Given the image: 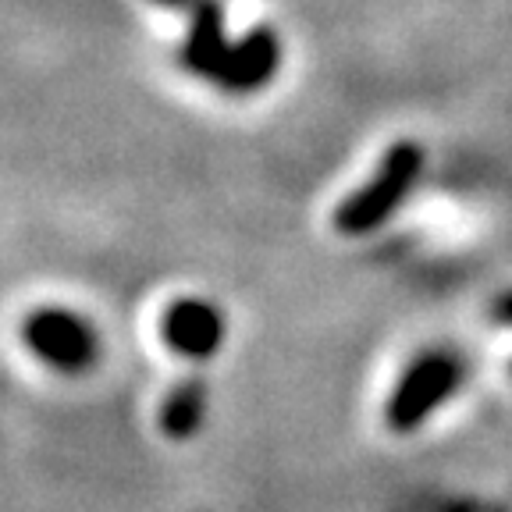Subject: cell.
I'll list each match as a JSON object with an SVG mask.
<instances>
[{
	"label": "cell",
	"instance_id": "3957f363",
	"mask_svg": "<svg viewBox=\"0 0 512 512\" xmlns=\"http://www.w3.org/2000/svg\"><path fill=\"white\" fill-rule=\"evenodd\" d=\"M25 342L36 356L61 370H82L96 356V335L68 310H40L25 320Z\"/></svg>",
	"mask_w": 512,
	"mask_h": 512
},
{
	"label": "cell",
	"instance_id": "8992f818",
	"mask_svg": "<svg viewBox=\"0 0 512 512\" xmlns=\"http://www.w3.org/2000/svg\"><path fill=\"white\" fill-rule=\"evenodd\" d=\"M495 320H502V324H512V292L495 303Z\"/></svg>",
	"mask_w": 512,
	"mask_h": 512
},
{
	"label": "cell",
	"instance_id": "277c9868",
	"mask_svg": "<svg viewBox=\"0 0 512 512\" xmlns=\"http://www.w3.org/2000/svg\"><path fill=\"white\" fill-rule=\"evenodd\" d=\"M160 335L182 356H192V360H203L210 352H217L224 338V320L221 313L210 303H200V299H178V303L168 306L164 313V324H160Z\"/></svg>",
	"mask_w": 512,
	"mask_h": 512
},
{
	"label": "cell",
	"instance_id": "7a4b0ae2",
	"mask_svg": "<svg viewBox=\"0 0 512 512\" xmlns=\"http://www.w3.org/2000/svg\"><path fill=\"white\" fill-rule=\"evenodd\" d=\"M459 388V363L445 352H427L420 360H413V367L402 374V381L395 384L392 399H388V427L392 431H416L427 416Z\"/></svg>",
	"mask_w": 512,
	"mask_h": 512
},
{
	"label": "cell",
	"instance_id": "5b68a950",
	"mask_svg": "<svg viewBox=\"0 0 512 512\" xmlns=\"http://www.w3.org/2000/svg\"><path fill=\"white\" fill-rule=\"evenodd\" d=\"M203 384L189 381L182 388L171 392V399L164 402V413H160V427L168 438H189L203 420Z\"/></svg>",
	"mask_w": 512,
	"mask_h": 512
},
{
	"label": "cell",
	"instance_id": "6da1fadb",
	"mask_svg": "<svg viewBox=\"0 0 512 512\" xmlns=\"http://www.w3.org/2000/svg\"><path fill=\"white\" fill-rule=\"evenodd\" d=\"M420 168H424V150H420L413 139L395 143L392 150L384 153L381 164H377V175L338 207L335 228L342 235L374 232L377 224H384L399 210V203L406 200V192L413 189Z\"/></svg>",
	"mask_w": 512,
	"mask_h": 512
}]
</instances>
